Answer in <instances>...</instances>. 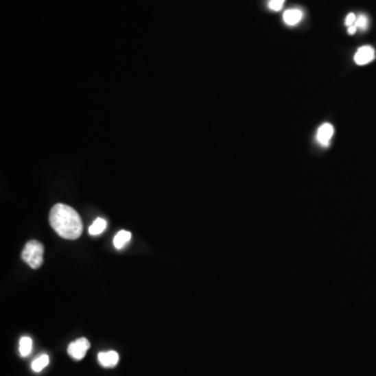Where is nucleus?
<instances>
[{
	"instance_id": "nucleus-12",
	"label": "nucleus",
	"mask_w": 376,
	"mask_h": 376,
	"mask_svg": "<svg viewBox=\"0 0 376 376\" xmlns=\"http://www.w3.org/2000/svg\"><path fill=\"white\" fill-rule=\"evenodd\" d=\"M357 29L366 30L368 27V18L365 15H360L355 23Z\"/></svg>"
},
{
	"instance_id": "nucleus-6",
	"label": "nucleus",
	"mask_w": 376,
	"mask_h": 376,
	"mask_svg": "<svg viewBox=\"0 0 376 376\" xmlns=\"http://www.w3.org/2000/svg\"><path fill=\"white\" fill-rule=\"evenodd\" d=\"M119 355L116 351L99 352V362L103 367L112 368L115 367L119 363Z\"/></svg>"
},
{
	"instance_id": "nucleus-9",
	"label": "nucleus",
	"mask_w": 376,
	"mask_h": 376,
	"mask_svg": "<svg viewBox=\"0 0 376 376\" xmlns=\"http://www.w3.org/2000/svg\"><path fill=\"white\" fill-rule=\"evenodd\" d=\"M106 228H107V221L102 219V218H99L90 226L89 233L91 235H99L102 232L105 231Z\"/></svg>"
},
{
	"instance_id": "nucleus-5",
	"label": "nucleus",
	"mask_w": 376,
	"mask_h": 376,
	"mask_svg": "<svg viewBox=\"0 0 376 376\" xmlns=\"http://www.w3.org/2000/svg\"><path fill=\"white\" fill-rule=\"evenodd\" d=\"M333 132H335V130H333V125H331V124H324V125H322L319 128V130H318V143L323 145V147H328L329 143H331V138H333Z\"/></svg>"
},
{
	"instance_id": "nucleus-1",
	"label": "nucleus",
	"mask_w": 376,
	"mask_h": 376,
	"mask_svg": "<svg viewBox=\"0 0 376 376\" xmlns=\"http://www.w3.org/2000/svg\"><path fill=\"white\" fill-rule=\"evenodd\" d=\"M49 223L53 229L65 239H77L83 233V222L79 213L70 206L57 204L51 209Z\"/></svg>"
},
{
	"instance_id": "nucleus-7",
	"label": "nucleus",
	"mask_w": 376,
	"mask_h": 376,
	"mask_svg": "<svg viewBox=\"0 0 376 376\" xmlns=\"http://www.w3.org/2000/svg\"><path fill=\"white\" fill-rule=\"evenodd\" d=\"M131 232L121 230V231H119V233L116 234L115 237H114V247H115L116 249H123V248L131 241Z\"/></svg>"
},
{
	"instance_id": "nucleus-15",
	"label": "nucleus",
	"mask_w": 376,
	"mask_h": 376,
	"mask_svg": "<svg viewBox=\"0 0 376 376\" xmlns=\"http://www.w3.org/2000/svg\"><path fill=\"white\" fill-rule=\"evenodd\" d=\"M357 27H355V25H352V27H348V34H350V35H353V34H355V32H357Z\"/></svg>"
},
{
	"instance_id": "nucleus-2",
	"label": "nucleus",
	"mask_w": 376,
	"mask_h": 376,
	"mask_svg": "<svg viewBox=\"0 0 376 376\" xmlns=\"http://www.w3.org/2000/svg\"><path fill=\"white\" fill-rule=\"evenodd\" d=\"M43 253L44 248L40 242H29L22 251V261L27 263L32 269H39L43 263Z\"/></svg>"
},
{
	"instance_id": "nucleus-4",
	"label": "nucleus",
	"mask_w": 376,
	"mask_h": 376,
	"mask_svg": "<svg viewBox=\"0 0 376 376\" xmlns=\"http://www.w3.org/2000/svg\"><path fill=\"white\" fill-rule=\"evenodd\" d=\"M375 59V51L371 46H363L357 51L355 62L357 65H367Z\"/></svg>"
},
{
	"instance_id": "nucleus-14",
	"label": "nucleus",
	"mask_w": 376,
	"mask_h": 376,
	"mask_svg": "<svg viewBox=\"0 0 376 376\" xmlns=\"http://www.w3.org/2000/svg\"><path fill=\"white\" fill-rule=\"evenodd\" d=\"M355 21H357V17H355V14L350 13L349 15L346 17L345 25H347L348 27H352V25H355Z\"/></svg>"
},
{
	"instance_id": "nucleus-10",
	"label": "nucleus",
	"mask_w": 376,
	"mask_h": 376,
	"mask_svg": "<svg viewBox=\"0 0 376 376\" xmlns=\"http://www.w3.org/2000/svg\"><path fill=\"white\" fill-rule=\"evenodd\" d=\"M33 341L30 337H23L20 340L19 352L21 357H25L31 353Z\"/></svg>"
},
{
	"instance_id": "nucleus-11",
	"label": "nucleus",
	"mask_w": 376,
	"mask_h": 376,
	"mask_svg": "<svg viewBox=\"0 0 376 376\" xmlns=\"http://www.w3.org/2000/svg\"><path fill=\"white\" fill-rule=\"evenodd\" d=\"M49 364V357L47 355H40L37 359L34 360L32 363V369L35 372H40Z\"/></svg>"
},
{
	"instance_id": "nucleus-8",
	"label": "nucleus",
	"mask_w": 376,
	"mask_h": 376,
	"mask_svg": "<svg viewBox=\"0 0 376 376\" xmlns=\"http://www.w3.org/2000/svg\"><path fill=\"white\" fill-rule=\"evenodd\" d=\"M302 19V12L298 9L289 10L283 14V20L289 25H297Z\"/></svg>"
},
{
	"instance_id": "nucleus-3",
	"label": "nucleus",
	"mask_w": 376,
	"mask_h": 376,
	"mask_svg": "<svg viewBox=\"0 0 376 376\" xmlns=\"http://www.w3.org/2000/svg\"><path fill=\"white\" fill-rule=\"evenodd\" d=\"M90 348V343L85 338H81V339L75 340L73 343H70L68 346V355L73 359L77 360V361H81L86 355V352Z\"/></svg>"
},
{
	"instance_id": "nucleus-13",
	"label": "nucleus",
	"mask_w": 376,
	"mask_h": 376,
	"mask_svg": "<svg viewBox=\"0 0 376 376\" xmlns=\"http://www.w3.org/2000/svg\"><path fill=\"white\" fill-rule=\"evenodd\" d=\"M285 3V0H271L269 3L270 9L273 11H280L282 9V5Z\"/></svg>"
}]
</instances>
